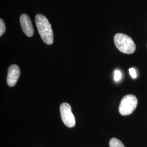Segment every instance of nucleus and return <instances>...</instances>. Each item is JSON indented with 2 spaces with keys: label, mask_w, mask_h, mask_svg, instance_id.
<instances>
[{
  "label": "nucleus",
  "mask_w": 147,
  "mask_h": 147,
  "mask_svg": "<svg viewBox=\"0 0 147 147\" xmlns=\"http://www.w3.org/2000/svg\"><path fill=\"white\" fill-rule=\"evenodd\" d=\"M36 24L43 42L47 45H51L53 42V33L51 25L47 18L41 14H37Z\"/></svg>",
  "instance_id": "f257e3e1"
},
{
  "label": "nucleus",
  "mask_w": 147,
  "mask_h": 147,
  "mask_svg": "<svg viewBox=\"0 0 147 147\" xmlns=\"http://www.w3.org/2000/svg\"><path fill=\"white\" fill-rule=\"evenodd\" d=\"M117 48L121 53L132 54L136 50V45L131 37L123 33H117L114 37Z\"/></svg>",
  "instance_id": "f03ea898"
},
{
  "label": "nucleus",
  "mask_w": 147,
  "mask_h": 147,
  "mask_svg": "<svg viewBox=\"0 0 147 147\" xmlns=\"http://www.w3.org/2000/svg\"><path fill=\"white\" fill-rule=\"evenodd\" d=\"M138 101L136 97L132 94L126 95L121 100L119 106V112L123 116L131 114L136 108Z\"/></svg>",
  "instance_id": "7ed1b4c3"
},
{
  "label": "nucleus",
  "mask_w": 147,
  "mask_h": 147,
  "mask_svg": "<svg viewBox=\"0 0 147 147\" xmlns=\"http://www.w3.org/2000/svg\"><path fill=\"white\" fill-rule=\"evenodd\" d=\"M60 113L62 121L65 125L68 127H73L75 125V118L71 111L70 105L63 102L60 106Z\"/></svg>",
  "instance_id": "20e7f679"
},
{
  "label": "nucleus",
  "mask_w": 147,
  "mask_h": 147,
  "mask_svg": "<svg viewBox=\"0 0 147 147\" xmlns=\"http://www.w3.org/2000/svg\"><path fill=\"white\" fill-rule=\"evenodd\" d=\"M20 70L17 65L13 64L11 65L8 69L7 78L8 85L10 87L14 86L20 77Z\"/></svg>",
  "instance_id": "39448f33"
},
{
  "label": "nucleus",
  "mask_w": 147,
  "mask_h": 147,
  "mask_svg": "<svg viewBox=\"0 0 147 147\" xmlns=\"http://www.w3.org/2000/svg\"><path fill=\"white\" fill-rule=\"evenodd\" d=\"M20 22L24 33L27 37H32L34 34V30L30 17L26 14H22L20 16Z\"/></svg>",
  "instance_id": "423d86ee"
},
{
  "label": "nucleus",
  "mask_w": 147,
  "mask_h": 147,
  "mask_svg": "<svg viewBox=\"0 0 147 147\" xmlns=\"http://www.w3.org/2000/svg\"><path fill=\"white\" fill-rule=\"evenodd\" d=\"M110 147H125L123 143L116 138H111L109 142Z\"/></svg>",
  "instance_id": "0eeeda50"
},
{
  "label": "nucleus",
  "mask_w": 147,
  "mask_h": 147,
  "mask_svg": "<svg viewBox=\"0 0 147 147\" xmlns=\"http://www.w3.org/2000/svg\"><path fill=\"white\" fill-rule=\"evenodd\" d=\"M5 31V24L4 21L1 19H0V36H2Z\"/></svg>",
  "instance_id": "6e6552de"
},
{
  "label": "nucleus",
  "mask_w": 147,
  "mask_h": 147,
  "mask_svg": "<svg viewBox=\"0 0 147 147\" xmlns=\"http://www.w3.org/2000/svg\"><path fill=\"white\" fill-rule=\"evenodd\" d=\"M121 71L118 70H116L115 71L114 74V79L116 81H119L121 79Z\"/></svg>",
  "instance_id": "1a4fd4ad"
},
{
  "label": "nucleus",
  "mask_w": 147,
  "mask_h": 147,
  "mask_svg": "<svg viewBox=\"0 0 147 147\" xmlns=\"http://www.w3.org/2000/svg\"><path fill=\"white\" fill-rule=\"evenodd\" d=\"M129 73L130 74L131 76L133 79H135L137 78V73L135 69L133 68H130L129 69Z\"/></svg>",
  "instance_id": "9d476101"
}]
</instances>
